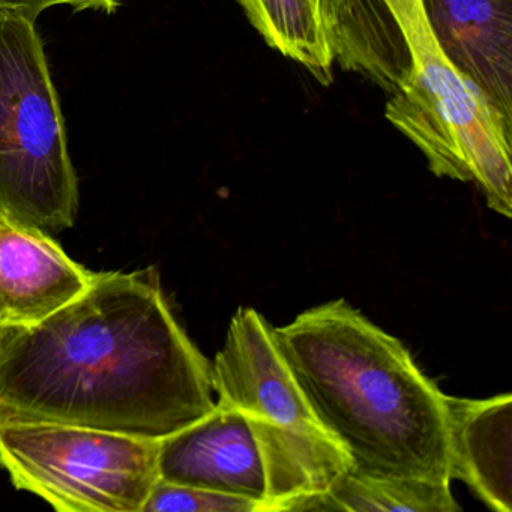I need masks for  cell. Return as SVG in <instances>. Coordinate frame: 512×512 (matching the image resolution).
I'll list each match as a JSON object with an SVG mask.
<instances>
[{
	"instance_id": "6",
	"label": "cell",
	"mask_w": 512,
	"mask_h": 512,
	"mask_svg": "<svg viewBox=\"0 0 512 512\" xmlns=\"http://www.w3.org/2000/svg\"><path fill=\"white\" fill-rule=\"evenodd\" d=\"M211 385L218 406L247 418L319 424L278 352L271 326L254 308H239L232 317L223 349L211 364Z\"/></svg>"
},
{
	"instance_id": "9",
	"label": "cell",
	"mask_w": 512,
	"mask_h": 512,
	"mask_svg": "<svg viewBox=\"0 0 512 512\" xmlns=\"http://www.w3.org/2000/svg\"><path fill=\"white\" fill-rule=\"evenodd\" d=\"M92 278L49 233L0 220V328L43 322L79 298Z\"/></svg>"
},
{
	"instance_id": "14",
	"label": "cell",
	"mask_w": 512,
	"mask_h": 512,
	"mask_svg": "<svg viewBox=\"0 0 512 512\" xmlns=\"http://www.w3.org/2000/svg\"><path fill=\"white\" fill-rule=\"evenodd\" d=\"M260 503L233 494L158 479L142 512H259Z\"/></svg>"
},
{
	"instance_id": "2",
	"label": "cell",
	"mask_w": 512,
	"mask_h": 512,
	"mask_svg": "<svg viewBox=\"0 0 512 512\" xmlns=\"http://www.w3.org/2000/svg\"><path fill=\"white\" fill-rule=\"evenodd\" d=\"M272 337L352 469L451 482L445 394L398 338L344 299L304 311Z\"/></svg>"
},
{
	"instance_id": "1",
	"label": "cell",
	"mask_w": 512,
	"mask_h": 512,
	"mask_svg": "<svg viewBox=\"0 0 512 512\" xmlns=\"http://www.w3.org/2000/svg\"><path fill=\"white\" fill-rule=\"evenodd\" d=\"M215 404L211 364L173 316L155 268L94 272L43 322L0 328V422L163 440Z\"/></svg>"
},
{
	"instance_id": "4",
	"label": "cell",
	"mask_w": 512,
	"mask_h": 512,
	"mask_svg": "<svg viewBox=\"0 0 512 512\" xmlns=\"http://www.w3.org/2000/svg\"><path fill=\"white\" fill-rule=\"evenodd\" d=\"M79 208L64 115L34 20L0 8V220L53 233Z\"/></svg>"
},
{
	"instance_id": "15",
	"label": "cell",
	"mask_w": 512,
	"mask_h": 512,
	"mask_svg": "<svg viewBox=\"0 0 512 512\" xmlns=\"http://www.w3.org/2000/svg\"><path fill=\"white\" fill-rule=\"evenodd\" d=\"M295 511V512H310V511H343L340 503L332 497L329 491L326 493H307L299 494V496L290 497V499L283 500L278 503L272 512Z\"/></svg>"
},
{
	"instance_id": "10",
	"label": "cell",
	"mask_w": 512,
	"mask_h": 512,
	"mask_svg": "<svg viewBox=\"0 0 512 512\" xmlns=\"http://www.w3.org/2000/svg\"><path fill=\"white\" fill-rule=\"evenodd\" d=\"M449 478L497 512L512 511V395L487 400L443 395Z\"/></svg>"
},
{
	"instance_id": "8",
	"label": "cell",
	"mask_w": 512,
	"mask_h": 512,
	"mask_svg": "<svg viewBox=\"0 0 512 512\" xmlns=\"http://www.w3.org/2000/svg\"><path fill=\"white\" fill-rule=\"evenodd\" d=\"M452 67L512 124V0H422Z\"/></svg>"
},
{
	"instance_id": "5",
	"label": "cell",
	"mask_w": 512,
	"mask_h": 512,
	"mask_svg": "<svg viewBox=\"0 0 512 512\" xmlns=\"http://www.w3.org/2000/svg\"><path fill=\"white\" fill-rule=\"evenodd\" d=\"M161 440L58 424L0 422V467L61 512H142Z\"/></svg>"
},
{
	"instance_id": "16",
	"label": "cell",
	"mask_w": 512,
	"mask_h": 512,
	"mask_svg": "<svg viewBox=\"0 0 512 512\" xmlns=\"http://www.w3.org/2000/svg\"><path fill=\"white\" fill-rule=\"evenodd\" d=\"M55 7L53 0H0V8L20 11L28 19L37 22L38 17L47 8Z\"/></svg>"
},
{
	"instance_id": "7",
	"label": "cell",
	"mask_w": 512,
	"mask_h": 512,
	"mask_svg": "<svg viewBox=\"0 0 512 512\" xmlns=\"http://www.w3.org/2000/svg\"><path fill=\"white\" fill-rule=\"evenodd\" d=\"M158 473L164 481L245 497L260 506L265 500V472L250 421L218 404L161 440Z\"/></svg>"
},
{
	"instance_id": "3",
	"label": "cell",
	"mask_w": 512,
	"mask_h": 512,
	"mask_svg": "<svg viewBox=\"0 0 512 512\" xmlns=\"http://www.w3.org/2000/svg\"><path fill=\"white\" fill-rule=\"evenodd\" d=\"M335 62L388 94L385 116L439 178L473 181L512 215V124L446 59L422 0H346L331 34Z\"/></svg>"
},
{
	"instance_id": "12",
	"label": "cell",
	"mask_w": 512,
	"mask_h": 512,
	"mask_svg": "<svg viewBox=\"0 0 512 512\" xmlns=\"http://www.w3.org/2000/svg\"><path fill=\"white\" fill-rule=\"evenodd\" d=\"M248 20L271 49L331 85L335 64L320 0H238Z\"/></svg>"
},
{
	"instance_id": "13",
	"label": "cell",
	"mask_w": 512,
	"mask_h": 512,
	"mask_svg": "<svg viewBox=\"0 0 512 512\" xmlns=\"http://www.w3.org/2000/svg\"><path fill=\"white\" fill-rule=\"evenodd\" d=\"M329 493L349 512H457L451 482L409 476H374L350 467Z\"/></svg>"
},
{
	"instance_id": "11",
	"label": "cell",
	"mask_w": 512,
	"mask_h": 512,
	"mask_svg": "<svg viewBox=\"0 0 512 512\" xmlns=\"http://www.w3.org/2000/svg\"><path fill=\"white\" fill-rule=\"evenodd\" d=\"M262 457L266 494L260 512L307 493H326L352 467L346 449L319 424L248 418Z\"/></svg>"
},
{
	"instance_id": "17",
	"label": "cell",
	"mask_w": 512,
	"mask_h": 512,
	"mask_svg": "<svg viewBox=\"0 0 512 512\" xmlns=\"http://www.w3.org/2000/svg\"><path fill=\"white\" fill-rule=\"evenodd\" d=\"M55 5H68L76 13L86 10L104 11L106 14H115L121 2L119 0H53Z\"/></svg>"
},
{
	"instance_id": "18",
	"label": "cell",
	"mask_w": 512,
	"mask_h": 512,
	"mask_svg": "<svg viewBox=\"0 0 512 512\" xmlns=\"http://www.w3.org/2000/svg\"><path fill=\"white\" fill-rule=\"evenodd\" d=\"M344 4H346V0H320V8H322L323 19H325L329 35H331L332 28H334Z\"/></svg>"
}]
</instances>
